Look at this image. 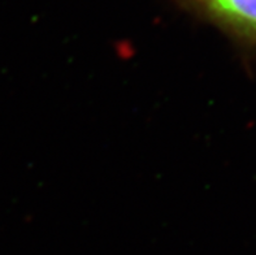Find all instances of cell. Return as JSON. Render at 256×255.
Listing matches in <instances>:
<instances>
[{
  "label": "cell",
  "mask_w": 256,
  "mask_h": 255,
  "mask_svg": "<svg viewBox=\"0 0 256 255\" xmlns=\"http://www.w3.org/2000/svg\"><path fill=\"white\" fill-rule=\"evenodd\" d=\"M234 39L256 46V0H181Z\"/></svg>",
  "instance_id": "cell-1"
}]
</instances>
